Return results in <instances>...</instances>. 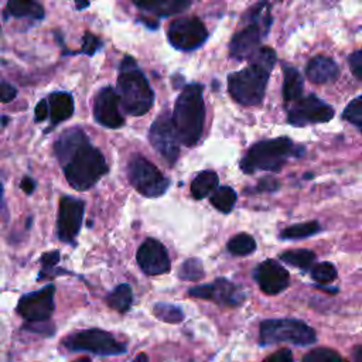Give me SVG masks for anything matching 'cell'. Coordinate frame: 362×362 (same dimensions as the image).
I'll return each instance as SVG.
<instances>
[{
    "label": "cell",
    "instance_id": "cell-1",
    "mask_svg": "<svg viewBox=\"0 0 362 362\" xmlns=\"http://www.w3.org/2000/svg\"><path fill=\"white\" fill-rule=\"evenodd\" d=\"M54 154L62 165L68 184L76 191L93 187L107 173L103 154L90 144L79 127L64 130L54 141Z\"/></svg>",
    "mask_w": 362,
    "mask_h": 362
},
{
    "label": "cell",
    "instance_id": "cell-2",
    "mask_svg": "<svg viewBox=\"0 0 362 362\" xmlns=\"http://www.w3.org/2000/svg\"><path fill=\"white\" fill-rule=\"evenodd\" d=\"M201 83H188L178 95L171 115L180 141L187 147H194L202 136L205 123V103Z\"/></svg>",
    "mask_w": 362,
    "mask_h": 362
},
{
    "label": "cell",
    "instance_id": "cell-3",
    "mask_svg": "<svg viewBox=\"0 0 362 362\" xmlns=\"http://www.w3.org/2000/svg\"><path fill=\"white\" fill-rule=\"evenodd\" d=\"M117 93L124 113L141 116L147 113L154 103V92L130 55H124L117 76Z\"/></svg>",
    "mask_w": 362,
    "mask_h": 362
},
{
    "label": "cell",
    "instance_id": "cell-4",
    "mask_svg": "<svg viewBox=\"0 0 362 362\" xmlns=\"http://www.w3.org/2000/svg\"><path fill=\"white\" fill-rule=\"evenodd\" d=\"M303 153V146H296L291 139L280 136L255 143L242 157L239 167L245 174H253L259 170L277 173L290 157H300Z\"/></svg>",
    "mask_w": 362,
    "mask_h": 362
},
{
    "label": "cell",
    "instance_id": "cell-5",
    "mask_svg": "<svg viewBox=\"0 0 362 362\" xmlns=\"http://www.w3.org/2000/svg\"><path fill=\"white\" fill-rule=\"evenodd\" d=\"M269 76V69L250 62L249 66L228 76V90L230 96L240 105H260L264 98Z\"/></svg>",
    "mask_w": 362,
    "mask_h": 362
},
{
    "label": "cell",
    "instance_id": "cell-6",
    "mask_svg": "<svg viewBox=\"0 0 362 362\" xmlns=\"http://www.w3.org/2000/svg\"><path fill=\"white\" fill-rule=\"evenodd\" d=\"M317 341L315 331L301 320L273 318L264 320L259 327V344L267 346L277 342H290L293 345H311Z\"/></svg>",
    "mask_w": 362,
    "mask_h": 362
},
{
    "label": "cell",
    "instance_id": "cell-7",
    "mask_svg": "<svg viewBox=\"0 0 362 362\" xmlns=\"http://www.w3.org/2000/svg\"><path fill=\"white\" fill-rule=\"evenodd\" d=\"M127 177L133 188L147 198L161 197L170 187V180L140 154L130 158L127 164Z\"/></svg>",
    "mask_w": 362,
    "mask_h": 362
},
{
    "label": "cell",
    "instance_id": "cell-8",
    "mask_svg": "<svg viewBox=\"0 0 362 362\" xmlns=\"http://www.w3.org/2000/svg\"><path fill=\"white\" fill-rule=\"evenodd\" d=\"M62 344L69 351H85L99 356H113L126 352L124 344L119 342L112 334L99 328H89L74 332L64 338Z\"/></svg>",
    "mask_w": 362,
    "mask_h": 362
},
{
    "label": "cell",
    "instance_id": "cell-9",
    "mask_svg": "<svg viewBox=\"0 0 362 362\" xmlns=\"http://www.w3.org/2000/svg\"><path fill=\"white\" fill-rule=\"evenodd\" d=\"M148 140L154 150L173 167L180 157V137L171 116L164 112L150 126Z\"/></svg>",
    "mask_w": 362,
    "mask_h": 362
},
{
    "label": "cell",
    "instance_id": "cell-10",
    "mask_svg": "<svg viewBox=\"0 0 362 362\" xmlns=\"http://www.w3.org/2000/svg\"><path fill=\"white\" fill-rule=\"evenodd\" d=\"M167 38L175 49L194 51L206 41L208 30L198 17H181L168 25Z\"/></svg>",
    "mask_w": 362,
    "mask_h": 362
},
{
    "label": "cell",
    "instance_id": "cell-11",
    "mask_svg": "<svg viewBox=\"0 0 362 362\" xmlns=\"http://www.w3.org/2000/svg\"><path fill=\"white\" fill-rule=\"evenodd\" d=\"M334 107L315 95H307L293 102L287 109V122L291 126L325 123L334 117Z\"/></svg>",
    "mask_w": 362,
    "mask_h": 362
},
{
    "label": "cell",
    "instance_id": "cell-12",
    "mask_svg": "<svg viewBox=\"0 0 362 362\" xmlns=\"http://www.w3.org/2000/svg\"><path fill=\"white\" fill-rule=\"evenodd\" d=\"M55 286L48 284L37 291L23 294L17 303V313L27 322L48 321L55 310Z\"/></svg>",
    "mask_w": 362,
    "mask_h": 362
},
{
    "label": "cell",
    "instance_id": "cell-13",
    "mask_svg": "<svg viewBox=\"0 0 362 362\" xmlns=\"http://www.w3.org/2000/svg\"><path fill=\"white\" fill-rule=\"evenodd\" d=\"M188 294L197 298L211 300L223 307H238L246 298L243 288L225 277L215 279L208 284L195 286L188 290Z\"/></svg>",
    "mask_w": 362,
    "mask_h": 362
},
{
    "label": "cell",
    "instance_id": "cell-14",
    "mask_svg": "<svg viewBox=\"0 0 362 362\" xmlns=\"http://www.w3.org/2000/svg\"><path fill=\"white\" fill-rule=\"evenodd\" d=\"M85 202L74 197H62L58 206L57 235L64 243H74L82 225Z\"/></svg>",
    "mask_w": 362,
    "mask_h": 362
},
{
    "label": "cell",
    "instance_id": "cell-15",
    "mask_svg": "<svg viewBox=\"0 0 362 362\" xmlns=\"http://www.w3.org/2000/svg\"><path fill=\"white\" fill-rule=\"evenodd\" d=\"M120 96L112 86L102 88L93 100L95 120L107 129H119L124 124V117L119 112Z\"/></svg>",
    "mask_w": 362,
    "mask_h": 362
},
{
    "label": "cell",
    "instance_id": "cell-16",
    "mask_svg": "<svg viewBox=\"0 0 362 362\" xmlns=\"http://www.w3.org/2000/svg\"><path fill=\"white\" fill-rule=\"evenodd\" d=\"M136 260L141 272L147 276L164 274L171 269L170 257L164 245L153 238H147L140 245L136 253Z\"/></svg>",
    "mask_w": 362,
    "mask_h": 362
},
{
    "label": "cell",
    "instance_id": "cell-17",
    "mask_svg": "<svg viewBox=\"0 0 362 362\" xmlns=\"http://www.w3.org/2000/svg\"><path fill=\"white\" fill-rule=\"evenodd\" d=\"M267 35V31L256 23H247L242 30L236 31L229 44V57L236 61L252 59L262 48L260 42Z\"/></svg>",
    "mask_w": 362,
    "mask_h": 362
},
{
    "label": "cell",
    "instance_id": "cell-18",
    "mask_svg": "<svg viewBox=\"0 0 362 362\" xmlns=\"http://www.w3.org/2000/svg\"><path fill=\"white\" fill-rule=\"evenodd\" d=\"M253 277L259 288L269 296H276L284 291L290 283L288 272L274 259H266L257 264Z\"/></svg>",
    "mask_w": 362,
    "mask_h": 362
},
{
    "label": "cell",
    "instance_id": "cell-19",
    "mask_svg": "<svg viewBox=\"0 0 362 362\" xmlns=\"http://www.w3.org/2000/svg\"><path fill=\"white\" fill-rule=\"evenodd\" d=\"M305 75L313 83H329L338 79V64L325 55H317L311 58L305 66Z\"/></svg>",
    "mask_w": 362,
    "mask_h": 362
},
{
    "label": "cell",
    "instance_id": "cell-20",
    "mask_svg": "<svg viewBox=\"0 0 362 362\" xmlns=\"http://www.w3.org/2000/svg\"><path fill=\"white\" fill-rule=\"evenodd\" d=\"M48 103H49V127L45 130L48 133L52 130L57 124L61 122L69 119L74 113V98L68 92L62 90H54L48 95Z\"/></svg>",
    "mask_w": 362,
    "mask_h": 362
},
{
    "label": "cell",
    "instance_id": "cell-21",
    "mask_svg": "<svg viewBox=\"0 0 362 362\" xmlns=\"http://www.w3.org/2000/svg\"><path fill=\"white\" fill-rule=\"evenodd\" d=\"M134 6L158 17H168L187 10L191 6L188 0H158V1H134Z\"/></svg>",
    "mask_w": 362,
    "mask_h": 362
},
{
    "label": "cell",
    "instance_id": "cell-22",
    "mask_svg": "<svg viewBox=\"0 0 362 362\" xmlns=\"http://www.w3.org/2000/svg\"><path fill=\"white\" fill-rule=\"evenodd\" d=\"M28 18L31 21L42 20L45 16L44 7L37 1L30 0H10L4 10V17Z\"/></svg>",
    "mask_w": 362,
    "mask_h": 362
},
{
    "label": "cell",
    "instance_id": "cell-23",
    "mask_svg": "<svg viewBox=\"0 0 362 362\" xmlns=\"http://www.w3.org/2000/svg\"><path fill=\"white\" fill-rule=\"evenodd\" d=\"M283 99L288 102H296L300 98H303V89H304V79L298 69L296 66L283 65Z\"/></svg>",
    "mask_w": 362,
    "mask_h": 362
},
{
    "label": "cell",
    "instance_id": "cell-24",
    "mask_svg": "<svg viewBox=\"0 0 362 362\" xmlns=\"http://www.w3.org/2000/svg\"><path fill=\"white\" fill-rule=\"evenodd\" d=\"M219 177L212 170L201 171L191 182V195L195 199H202L208 195H212L218 188Z\"/></svg>",
    "mask_w": 362,
    "mask_h": 362
},
{
    "label": "cell",
    "instance_id": "cell-25",
    "mask_svg": "<svg viewBox=\"0 0 362 362\" xmlns=\"http://www.w3.org/2000/svg\"><path fill=\"white\" fill-rule=\"evenodd\" d=\"M106 303L110 308L116 310L117 313H126L132 307L133 303V291L127 283H122L116 286L107 296Z\"/></svg>",
    "mask_w": 362,
    "mask_h": 362
},
{
    "label": "cell",
    "instance_id": "cell-26",
    "mask_svg": "<svg viewBox=\"0 0 362 362\" xmlns=\"http://www.w3.org/2000/svg\"><path fill=\"white\" fill-rule=\"evenodd\" d=\"M280 260H283L284 263L293 266V267H297L300 270H311L315 264V253L310 249H296V250H288V252H284L281 253L280 256Z\"/></svg>",
    "mask_w": 362,
    "mask_h": 362
},
{
    "label": "cell",
    "instance_id": "cell-27",
    "mask_svg": "<svg viewBox=\"0 0 362 362\" xmlns=\"http://www.w3.org/2000/svg\"><path fill=\"white\" fill-rule=\"evenodd\" d=\"M321 230V226L317 221L296 223L291 226H287L279 233V238L281 240H296V239H304L308 236H313Z\"/></svg>",
    "mask_w": 362,
    "mask_h": 362
},
{
    "label": "cell",
    "instance_id": "cell-28",
    "mask_svg": "<svg viewBox=\"0 0 362 362\" xmlns=\"http://www.w3.org/2000/svg\"><path fill=\"white\" fill-rule=\"evenodd\" d=\"M209 202L211 205L218 209L222 214H229L236 202V192L233 188L223 185V187H218L215 189V192L209 197Z\"/></svg>",
    "mask_w": 362,
    "mask_h": 362
},
{
    "label": "cell",
    "instance_id": "cell-29",
    "mask_svg": "<svg viewBox=\"0 0 362 362\" xmlns=\"http://www.w3.org/2000/svg\"><path fill=\"white\" fill-rule=\"evenodd\" d=\"M226 249L235 256H247L256 250V242L249 233H238L228 240Z\"/></svg>",
    "mask_w": 362,
    "mask_h": 362
},
{
    "label": "cell",
    "instance_id": "cell-30",
    "mask_svg": "<svg viewBox=\"0 0 362 362\" xmlns=\"http://www.w3.org/2000/svg\"><path fill=\"white\" fill-rule=\"evenodd\" d=\"M58 262H59V252L58 250H51V252L44 253L40 257L41 270H40V274H38V280L51 279V277H55L58 274L66 273L64 269H57Z\"/></svg>",
    "mask_w": 362,
    "mask_h": 362
},
{
    "label": "cell",
    "instance_id": "cell-31",
    "mask_svg": "<svg viewBox=\"0 0 362 362\" xmlns=\"http://www.w3.org/2000/svg\"><path fill=\"white\" fill-rule=\"evenodd\" d=\"M204 276H205L204 266L198 257L185 259L178 270V277L185 281H198Z\"/></svg>",
    "mask_w": 362,
    "mask_h": 362
},
{
    "label": "cell",
    "instance_id": "cell-32",
    "mask_svg": "<svg viewBox=\"0 0 362 362\" xmlns=\"http://www.w3.org/2000/svg\"><path fill=\"white\" fill-rule=\"evenodd\" d=\"M153 314L164 321V322H170V324H177L181 322L184 320V313L180 307L174 305V304H168V303H157L153 307Z\"/></svg>",
    "mask_w": 362,
    "mask_h": 362
},
{
    "label": "cell",
    "instance_id": "cell-33",
    "mask_svg": "<svg viewBox=\"0 0 362 362\" xmlns=\"http://www.w3.org/2000/svg\"><path fill=\"white\" fill-rule=\"evenodd\" d=\"M337 276H338L337 267L332 263H329V262L317 263L311 269L313 280L320 283V284H329L331 281H334L337 279Z\"/></svg>",
    "mask_w": 362,
    "mask_h": 362
},
{
    "label": "cell",
    "instance_id": "cell-34",
    "mask_svg": "<svg viewBox=\"0 0 362 362\" xmlns=\"http://www.w3.org/2000/svg\"><path fill=\"white\" fill-rule=\"evenodd\" d=\"M303 362H348L337 351L329 348H315L307 352Z\"/></svg>",
    "mask_w": 362,
    "mask_h": 362
},
{
    "label": "cell",
    "instance_id": "cell-35",
    "mask_svg": "<svg viewBox=\"0 0 362 362\" xmlns=\"http://www.w3.org/2000/svg\"><path fill=\"white\" fill-rule=\"evenodd\" d=\"M342 117L349 123L355 124L356 127H359V130L362 132V95L354 98L346 105V107L344 109Z\"/></svg>",
    "mask_w": 362,
    "mask_h": 362
},
{
    "label": "cell",
    "instance_id": "cell-36",
    "mask_svg": "<svg viewBox=\"0 0 362 362\" xmlns=\"http://www.w3.org/2000/svg\"><path fill=\"white\" fill-rule=\"evenodd\" d=\"M277 61V57H276V51L273 48H269V47H262L255 55L253 58L250 59V62L253 64H257L266 69H269L270 72L273 71V66Z\"/></svg>",
    "mask_w": 362,
    "mask_h": 362
},
{
    "label": "cell",
    "instance_id": "cell-37",
    "mask_svg": "<svg viewBox=\"0 0 362 362\" xmlns=\"http://www.w3.org/2000/svg\"><path fill=\"white\" fill-rule=\"evenodd\" d=\"M103 47V42L100 38H98L92 33H85L82 37V48L79 49V54H86L89 57L95 55L100 48Z\"/></svg>",
    "mask_w": 362,
    "mask_h": 362
},
{
    "label": "cell",
    "instance_id": "cell-38",
    "mask_svg": "<svg viewBox=\"0 0 362 362\" xmlns=\"http://www.w3.org/2000/svg\"><path fill=\"white\" fill-rule=\"evenodd\" d=\"M348 64H349L352 75L362 81V48L354 51L348 57Z\"/></svg>",
    "mask_w": 362,
    "mask_h": 362
},
{
    "label": "cell",
    "instance_id": "cell-39",
    "mask_svg": "<svg viewBox=\"0 0 362 362\" xmlns=\"http://www.w3.org/2000/svg\"><path fill=\"white\" fill-rule=\"evenodd\" d=\"M23 328L27 329V331H31L34 334H41V335H47V337H51L54 334V325L49 324L48 321L27 322Z\"/></svg>",
    "mask_w": 362,
    "mask_h": 362
},
{
    "label": "cell",
    "instance_id": "cell-40",
    "mask_svg": "<svg viewBox=\"0 0 362 362\" xmlns=\"http://www.w3.org/2000/svg\"><path fill=\"white\" fill-rule=\"evenodd\" d=\"M280 188V182L273 177H263L253 188L255 192H274Z\"/></svg>",
    "mask_w": 362,
    "mask_h": 362
},
{
    "label": "cell",
    "instance_id": "cell-41",
    "mask_svg": "<svg viewBox=\"0 0 362 362\" xmlns=\"http://www.w3.org/2000/svg\"><path fill=\"white\" fill-rule=\"evenodd\" d=\"M262 362H294V361H293L291 351L287 348H281V349L273 352L272 355H269Z\"/></svg>",
    "mask_w": 362,
    "mask_h": 362
},
{
    "label": "cell",
    "instance_id": "cell-42",
    "mask_svg": "<svg viewBox=\"0 0 362 362\" xmlns=\"http://www.w3.org/2000/svg\"><path fill=\"white\" fill-rule=\"evenodd\" d=\"M0 99L3 103H7V102H11L16 96H17V89L8 83L7 81H1V86H0Z\"/></svg>",
    "mask_w": 362,
    "mask_h": 362
},
{
    "label": "cell",
    "instance_id": "cell-43",
    "mask_svg": "<svg viewBox=\"0 0 362 362\" xmlns=\"http://www.w3.org/2000/svg\"><path fill=\"white\" fill-rule=\"evenodd\" d=\"M47 117H49V103L48 99H41L34 109V120L42 122Z\"/></svg>",
    "mask_w": 362,
    "mask_h": 362
},
{
    "label": "cell",
    "instance_id": "cell-44",
    "mask_svg": "<svg viewBox=\"0 0 362 362\" xmlns=\"http://www.w3.org/2000/svg\"><path fill=\"white\" fill-rule=\"evenodd\" d=\"M35 187H37V184H35V181L31 178V177H23V180H21V182H20V188L27 194V195H30V194H33V191L35 189Z\"/></svg>",
    "mask_w": 362,
    "mask_h": 362
},
{
    "label": "cell",
    "instance_id": "cell-45",
    "mask_svg": "<svg viewBox=\"0 0 362 362\" xmlns=\"http://www.w3.org/2000/svg\"><path fill=\"white\" fill-rule=\"evenodd\" d=\"M352 358L355 362H362V345H356L352 349Z\"/></svg>",
    "mask_w": 362,
    "mask_h": 362
},
{
    "label": "cell",
    "instance_id": "cell-46",
    "mask_svg": "<svg viewBox=\"0 0 362 362\" xmlns=\"http://www.w3.org/2000/svg\"><path fill=\"white\" fill-rule=\"evenodd\" d=\"M133 362H148V358L146 354H140L136 356V359Z\"/></svg>",
    "mask_w": 362,
    "mask_h": 362
},
{
    "label": "cell",
    "instance_id": "cell-47",
    "mask_svg": "<svg viewBox=\"0 0 362 362\" xmlns=\"http://www.w3.org/2000/svg\"><path fill=\"white\" fill-rule=\"evenodd\" d=\"M88 6H89L88 1H85V3H76V8H78V10H82V8L88 7Z\"/></svg>",
    "mask_w": 362,
    "mask_h": 362
},
{
    "label": "cell",
    "instance_id": "cell-48",
    "mask_svg": "<svg viewBox=\"0 0 362 362\" xmlns=\"http://www.w3.org/2000/svg\"><path fill=\"white\" fill-rule=\"evenodd\" d=\"M1 124H3V127L7 126V116H3V117H1Z\"/></svg>",
    "mask_w": 362,
    "mask_h": 362
},
{
    "label": "cell",
    "instance_id": "cell-49",
    "mask_svg": "<svg viewBox=\"0 0 362 362\" xmlns=\"http://www.w3.org/2000/svg\"><path fill=\"white\" fill-rule=\"evenodd\" d=\"M74 362H90L89 359H76V361H74Z\"/></svg>",
    "mask_w": 362,
    "mask_h": 362
}]
</instances>
